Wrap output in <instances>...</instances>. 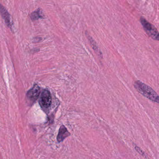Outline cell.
<instances>
[{
    "label": "cell",
    "instance_id": "6da1fadb",
    "mask_svg": "<svg viewBox=\"0 0 159 159\" xmlns=\"http://www.w3.org/2000/svg\"><path fill=\"white\" fill-rule=\"evenodd\" d=\"M134 86L145 97L155 103H159V96L152 88L140 81L135 82Z\"/></svg>",
    "mask_w": 159,
    "mask_h": 159
},
{
    "label": "cell",
    "instance_id": "7a4b0ae2",
    "mask_svg": "<svg viewBox=\"0 0 159 159\" xmlns=\"http://www.w3.org/2000/svg\"><path fill=\"white\" fill-rule=\"evenodd\" d=\"M140 21L144 30L146 31L147 34L153 39L159 40V32L156 28L153 25L148 22L143 17H141L140 18Z\"/></svg>",
    "mask_w": 159,
    "mask_h": 159
},
{
    "label": "cell",
    "instance_id": "3957f363",
    "mask_svg": "<svg viewBox=\"0 0 159 159\" xmlns=\"http://www.w3.org/2000/svg\"><path fill=\"white\" fill-rule=\"evenodd\" d=\"M52 98L51 93L48 90H43L40 98L39 103L43 108H48L52 104Z\"/></svg>",
    "mask_w": 159,
    "mask_h": 159
},
{
    "label": "cell",
    "instance_id": "277c9868",
    "mask_svg": "<svg viewBox=\"0 0 159 159\" xmlns=\"http://www.w3.org/2000/svg\"><path fill=\"white\" fill-rule=\"evenodd\" d=\"M40 93V89L39 86L38 84H35L34 86L28 92L27 97L30 103H34L38 99Z\"/></svg>",
    "mask_w": 159,
    "mask_h": 159
},
{
    "label": "cell",
    "instance_id": "5b68a950",
    "mask_svg": "<svg viewBox=\"0 0 159 159\" xmlns=\"http://www.w3.org/2000/svg\"><path fill=\"white\" fill-rule=\"evenodd\" d=\"M70 135V133L68 132L67 128L64 125H61L59 128V132L57 135V140L58 142L63 141L66 138Z\"/></svg>",
    "mask_w": 159,
    "mask_h": 159
},
{
    "label": "cell",
    "instance_id": "8992f818",
    "mask_svg": "<svg viewBox=\"0 0 159 159\" xmlns=\"http://www.w3.org/2000/svg\"><path fill=\"white\" fill-rule=\"evenodd\" d=\"M0 13L1 14L2 16L5 20L6 25L9 27H11V17L10 15L9 14L8 11L5 9V7H3L2 4H0Z\"/></svg>",
    "mask_w": 159,
    "mask_h": 159
},
{
    "label": "cell",
    "instance_id": "52a82bcc",
    "mask_svg": "<svg viewBox=\"0 0 159 159\" xmlns=\"http://www.w3.org/2000/svg\"><path fill=\"white\" fill-rule=\"evenodd\" d=\"M30 16H31V19L33 20H37V19H39V18H41L40 12L39 11V10L35 11L34 12L32 13Z\"/></svg>",
    "mask_w": 159,
    "mask_h": 159
},
{
    "label": "cell",
    "instance_id": "ba28073f",
    "mask_svg": "<svg viewBox=\"0 0 159 159\" xmlns=\"http://www.w3.org/2000/svg\"><path fill=\"white\" fill-rule=\"evenodd\" d=\"M135 149L139 153H140V154H141V155H142V156H144V157L145 156V153H144V152H143V151L140 148H139L137 146H135Z\"/></svg>",
    "mask_w": 159,
    "mask_h": 159
}]
</instances>
